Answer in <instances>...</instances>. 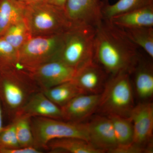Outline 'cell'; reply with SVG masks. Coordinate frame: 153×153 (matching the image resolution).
<instances>
[{
    "label": "cell",
    "instance_id": "6da1fadb",
    "mask_svg": "<svg viewBox=\"0 0 153 153\" xmlns=\"http://www.w3.org/2000/svg\"><path fill=\"white\" fill-rule=\"evenodd\" d=\"M138 48L109 21L102 20L95 27L94 60L110 76L130 74L140 55Z\"/></svg>",
    "mask_w": 153,
    "mask_h": 153
},
{
    "label": "cell",
    "instance_id": "7a4b0ae2",
    "mask_svg": "<svg viewBox=\"0 0 153 153\" xmlns=\"http://www.w3.org/2000/svg\"><path fill=\"white\" fill-rule=\"evenodd\" d=\"M41 91L23 68L15 66H0V100L12 122L31 97Z\"/></svg>",
    "mask_w": 153,
    "mask_h": 153
},
{
    "label": "cell",
    "instance_id": "3957f363",
    "mask_svg": "<svg viewBox=\"0 0 153 153\" xmlns=\"http://www.w3.org/2000/svg\"><path fill=\"white\" fill-rule=\"evenodd\" d=\"M95 33L92 26H71L64 32L61 48L51 60H58L77 70L93 62Z\"/></svg>",
    "mask_w": 153,
    "mask_h": 153
},
{
    "label": "cell",
    "instance_id": "277c9868",
    "mask_svg": "<svg viewBox=\"0 0 153 153\" xmlns=\"http://www.w3.org/2000/svg\"><path fill=\"white\" fill-rule=\"evenodd\" d=\"M132 86L129 73L111 76L101 94L97 110L107 116L129 117L135 106Z\"/></svg>",
    "mask_w": 153,
    "mask_h": 153
},
{
    "label": "cell",
    "instance_id": "5b68a950",
    "mask_svg": "<svg viewBox=\"0 0 153 153\" xmlns=\"http://www.w3.org/2000/svg\"><path fill=\"white\" fill-rule=\"evenodd\" d=\"M35 146L46 150L51 140L63 138H76L88 142L87 123H75L43 117H31Z\"/></svg>",
    "mask_w": 153,
    "mask_h": 153
},
{
    "label": "cell",
    "instance_id": "8992f818",
    "mask_svg": "<svg viewBox=\"0 0 153 153\" xmlns=\"http://www.w3.org/2000/svg\"><path fill=\"white\" fill-rule=\"evenodd\" d=\"M25 19L31 35L35 36L64 33L72 26L64 9L45 2L27 6Z\"/></svg>",
    "mask_w": 153,
    "mask_h": 153
},
{
    "label": "cell",
    "instance_id": "52a82bcc",
    "mask_svg": "<svg viewBox=\"0 0 153 153\" xmlns=\"http://www.w3.org/2000/svg\"><path fill=\"white\" fill-rule=\"evenodd\" d=\"M64 33L31 37L18 50L16 66L26 70L52 60L61 48Z\"/></svg>",
    "mask_w": 153,
    "mask_h": 153
},
{
    "label": "cell",
    "instance_id": "ba28073f",
    "mask_svg": "<svg viewBox=\"0 0 153 153\" xmlns=\"http://www.w3.org/2000/svg\"><path fill=\"white\" fill-rule=\"evenodd\" d=\"M25 70L41 91L71 81L77 71V69L56 60Z\"/></svg>",
    "mask_w": 153,
    "mask_h": 153
},
{
    "label": "cell",
    "instance_id": "9c48e42d",
    "mask_svg": "<svg viewBox=\"0 0 153 153\" xmlns=\"http://www.w3.org/2000/svg\"><path fill=\"white\" fill-rule=\"evenodd\" d=\"M134 128L133 143L153 153V105L142 102L135 105L129 116Z\"/></svg>",
    "mask_w": 153,
    "mask_h": 153
},
{
    "label": "cell",
    "instance_id": "30bf717a",
    "mask_svg": "<svg viewBox=\"0 0 153 153\" xmlns=\"http://www.w3.org/2000/svg\"><path fill=\"white\" fill-rule=\"evenodd\" d=\"M101 0H67L64 10L72 25L95 27L102 20Z\"/></svg>",
    "mask_w": 153,
    "mask_h": 153
},
{
    "label": "cell",
    "instance_id": "8fae6325",
    "mask_svg": "<svg viewBox=\"0 0 153 153\" xmlns=\"http://www.w3.org/2000/svg\"><path fill=\"white\" fill-rule=\"evenodd\" d=\"M87 125L88 142L96 149L109 153L117 146L114 130L108 117L96 116Z\"/></svg>",
    "mask_w": 153,
    "mask_h": 153
},
{
    "label": "cell",
    "instance_id": "7c38bea8",
    "mask_svg": "<svg viewBox=\"0 0 153 153\" xmlns=\"http://www.w3.org/2000/svg\"><path fill=\"white\" fill-rule=\"evenodd\" d=\"M101 94H82L76 96L60 107L63 120L75 123H82L97 110Z\"/></svg>",
    "mask_w": 153,
    "mask_h": 153
},
{
    "label": "cell",
    "instance_id": "4fadbf2b",
    "mask_svg": "<svg viewBox=\"0 0 153 153\" xmlns=\"http://www.w3.org/2000/svg\"><path fill=\"white\" fill-rule=\"evenodd\" d=\"M108 75L94 61L77 70L72 81L84 94H100L104 89Z\"/></svg>",
    "mask_w": 153,
    "mask_h": 153
},
{
    "label": "cell",
    "instance_id": "5bb4252c",
    "mask_svg": "<svg viewBox=\"0 0 153 153\" xmlns=\"http://www.w3.org/2000/svg\"><path fill=\"white\" fill-rule=\"evenodd\" d=\"M19 114L31 117H38L63 120L61 108L52 102L42 91L31 97Z\"/></svg>",
    "mask_w": 153,
    "mask_h": 153
},
{
    "label": "cell",
    "instance_id": "9a60e30c",
    "mask_svg": "<svg viewBox=\"0 0 153 153\" xmlns=\"http://www.w3.org/2000/svg\"><path fill=\"white\" fill-rule=\"evenodd\" d=\"M133 76L136 94L143 102H147L153 96L152 63L140 55L130 74Z\"/></svg>",
    "mask_w": 153,
    "mask_h": 153
},
{
    "label": "cell",
    "instance_id": "2e32d148",
    "mask_svg": "<svg viewBox=\"0 0 153 153\" xmlns=\"http://www.w3.org/2000/svg\"><path fill=\"white\" fill-rule=\"evenodd\" d=\"M121 29L153 27V5L117 15L109 20Z\"/></svg>",
    "mask_w": 153,
    "mask_h": 153
},
{
    "label": "cell",
    "instance_id": "e0dca14e",
    "mask_svg": "<svg viewBox=\"0 0 153 153\" xmlns=\"http://www.w3.org/2000/svg\"><path fill=\"white\" fill-rule=\"evenodd\" d=\"M46 150L51 153H103L85 140L76 138H63L51 140Z\"/></svg>",
    "mask_w": 153,
    "mask_h": 153
},
{
    "label": "cell",
    "instance_id": "ac0fdd59",
    "mask_svg": "<svg viewBox=\"0 0 153 153\" xmlns=\"http://www.w3.org/2000/svg\"><path fill=\"white\" fill-rule=\"evenodd\" d=\"M27 7L15 0H0V38L11 25L25 19Z\"/></svg>",
    "mask_w": 153,
    "mask_h": 153
},
{
    "label": "cell",
    "instance_id": "d6986e66",
    "mask_svg": "<svg viewBox=\"0 0 153 153\" xmlns=\"http://www.w3.org/2000/svg\"><path fill=\"white\" fill-rule=\"evenodd\" d=\"M152 5L153 0H119L112 4L102 1V20H109L117 15Z\"/></svg>",
    "mask_w": 153,
    "mask_h": 153
},
{
    "label": "cell",
    "instance_id": "ffe728a7",
    "mask_svg": "<svg viewBox=\"0 0 153 153\" xmlns=\"http://www.w3.org/2000/svg\"><path fill=\"white\" fill-rule=\"evenodd\" d=\"M42 91L52 102L60 107L76 96L84 94L72 80Z\"/></svg>",
    "mask_w": 153,
    "mask_h": 153
},
{
    "label": "cell",
    "instance_id": "44dd1931",
    "mask_svg": "<svg viewBox=\"0 0 153 153\" xmlns=\"http://www.w3.org/2000/svg\"><path fill=\"white\" fill-rule=\"evenodd\" d=\"M121 29L132 42L138 48H142L151 59H153V27Z\"/></svg>",
    "mask_w": 153,
    "mask_h": 153
},
{
    "label": "cell",
    "instance_id": "7402d4cb",
    "mask_svg": "<svg viewBox=\"0 0 153 153\" xmlns=\"http://www.w3.org/2000/svg\"><path fill=\"white\" fill-rule=\"evenodd\" d=\"M112 123L117 146H123L133 143L134 128L131 119L117 115L107 116Z\"/></svg>",
    "mask_w": 153,
    "mask_h": 153
},
{
    "label": "cell",
    "instance_id": "603a6c76",
    "mask_svg": "<svg viewBox=\"0 0 153 153\" xmlns=\"http://www.w3.org/2000/svg\"><path fill=\"white\" fill-rule=\"evenodd\" d=\"M31 35L29 26L25 19L11 25L1 37L18 51L32 37Z\"/></svg>",
    "mask_w": 153,
    "mask_h": 153
},
{
    "label": "cell",
    "instance_id": "cb8c5ba5",
    "mask_svg": "<svg viewBox=\"0 0 153 153\" xmlns=\"http://www.w3.org/2000/svg\"><path fill=\"white\" fill-rule=\"evenodd\" d=\"M19 146L22 147L35 146L34 137L31 124V117L19 114L13 120Z\"/></svg>",
    "mask_w": 153,
    "mask_h": 153
},
{
    "label": "cell",
    "instance_id": "d4e9b609",
    "mask_svg": "<svg viewBox=\"0 0 153 153\" xmlns=\"http://www.w3.org/2000/svg\"><path fill=\"white\" fill-rule=\"evenodd\" d=\"M18 51L4 38H0V66H15L18 62Z\"/></svg>",
    "mask_w": 153,
    "mask_h": 153
},
{
    "label": "cell",
    "instance_id": "484cf974",
    "mask_svg": "<svg viewBox=\"0 0 153 153\" xmlns=\"http://www.w3.org/2000/svg\"><path fill=\"white\" fill-rule=\"evenodd\" d=\"M16 134L14 121L9 125L3 127L0 131V149H13L20 147Z\"/></svg>",
    "mask_w": 153,
    "mask_h": 153
},
{
    "label": "cell",
    "instance_id": "4316f807",
    "mask_svg": "<svg viewBox=\"0 0 153 153\" xmlns=\"http://www.w3.org/2000/svg\"><path fill=\"white\" fill-rule=\"evenodd\" d=\"M111 153H148L147 150L133 143L131 144L117 146L112 150Z\"/></svg>",
    "mask_w": 153,
    "mask_h": 153
},
{
    "label": "cell",
    "instance_id": "83f0119b",
    "mask_svg": "<svg viewBox=\"0 0 153 153\" xmlns=\"http://www.w3.org/2000/svg\"><path fill=\"white\" fill-rule=\"evenodd\" d=\"M42 151L36 147H26L13 149H1L0 153H41Z\"/></svg>",
    "mask_w": 153,
    "mask_h": 153
},
{
    "label": "cell",
    "instance_id": "f1b7e54d",
    "mask_svg": "<svg viewBox=\"0 0 153 153\" xmlns=\"http://www.w3.org/2000/svg\"><path fill=\"white\" fill-rule=\"evenodd\" d=\"M67 0H44L45 3L64 10Z\"/></svg>",
    "mask_w": 153,
    "mask_h": 153
},
{
    "label": "cell",
    "instance_id": "f546056e",
    "mask_svg": "<svg viewBox=\"0 0 153 153\" xmlns=\"http://www.w3.org/2000/svg\"><path fill=\"white\" fill-rule=\"evenodd\" d=\"M27 6L33 5L44 2V0H15Z\"/></svg>",
    "mask_w": 153,
    "mask_h": 153
},
{
    "label": "cell",
    "instance_id": "4dcf8cb0",
    "mask_svg": "<svg viewBox=\"0 0 153 153\" xmlns=\"http://www.w3.org/2000/svg\"><path fill=\"white\" fill-rule=\"evenodd\" d=\"M3 109L1 102L0 100V131L3 128Z\"/></svg>",
    "mask_w": 153,
    "mask_h": 153
}]
</instances>
